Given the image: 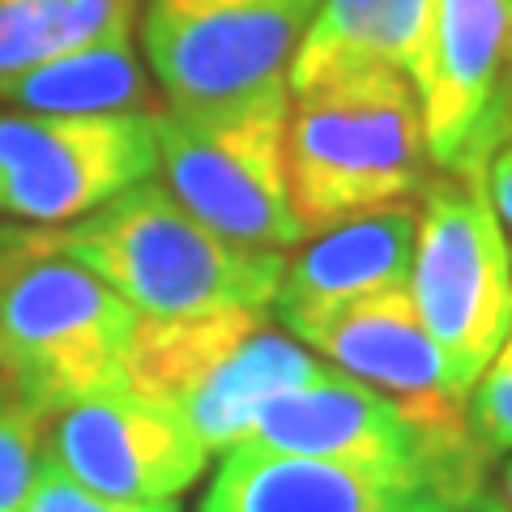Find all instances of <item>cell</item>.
Here are the masks:
<instances>
[{"instance_id":"6da1fadb","label":"cell","mask_w":512,"mask_h":512,"mask_svg":"<svg viewBox=\"0 0 512 512\" xmlns=\"http://www.w3.org/2000/svg\"><path fill=\"white\" fill-rule=\"evenodd\" d=\"M43 244L103 278L137 316L274 308L286 269L282 252L218 235L150 180L86 218L43 231Z\"/></svg>"},{"instance_id":"7a4b0ae2","label":"cell","mask_w":512,"mask_h":512,"mask_svg":"<svg viewBox=\"0 0 512 512\" xmlns=\"http://www.w3.org/2000/svg\"><path fill=\"white\" fill-rule=\"evenodd\" d=\"M137 308L103 278L9 227L0 269V393L30 419H56L90 397L124 389Z\"/></svg>"},{"instance_id":"3957f363","label":"cell","mask_w":512,"mask_h":512,"mask_svg":"<svg viewBox=\"0 0 512 512\" xmlns=\"http://www.w3.org/2000/svg\"><path fill=\"white\" fill-rule=\"evenodd\" d=\"M291 99L286 188L303 235L414 201L436 175L410 73L359 69Z\"/></svg>"},{"instance_id":"277c9868","label":"cell","mask_w":512,"mask_h":512,"mask_svg":"<svg viewBox=\"0 0 512 512\" xmlns=\"http://www.w3.org/2000/svg\"><path fill=\"white\" fill-rule=\"evenodd\" d=\"M291 82L201 107H158L163 188L205 227L248 248H295L303 231L286 188Z\"/></svg>"},{"instance_id":"5b68a950","label":"cell","mask_w":512,"mask_h":512,"mask_svg":"<svg viewBox=\"0 0 512 512\" xmlns=\"http://www.w3.org/2000/svg\"><path fill=\"white\" fill-rule=\"evenodd\" d=\"M410 299L461 393H474L512 329V252L487 180L436 171L419 192Z\"/></svg>"},{"instance_id":"8992f818","label":"cell","mask_w":512,"mask_h":512,"mask_svg":"<svg viewBox=\"0 0 512 512\" xmlns=\"http://www.w3.org/2000/svg\"><path fill=\"white\" fill-rule=\"evenodd\" d=\"M158 171L154 111L39 116L0 107V214L64 227Z\"/></svg>"},{"instance_id":"52a82bcc","label":"cell","mask_w":512,"mask_h":512,"mask_svg":"<svg viewBox=\"0 0 512 512\" xmlns=\"http://www.w3.org/2000/svg\"><path fill=\"white\" fill-rule=\"evenodd\" d=\"M320 0H146L141 47L171 107L227 103L291 82Z\"/></svg>"},{"instance_id":"ba28073f","label":"cell","mask_w":512,"mask_h":512,"mask_svg":"<svg viewBox=\"0 0 512 512\" xmlns=\"http://www.w3.org/2000/svg\"><path fill=\"white\" fill-rule=\"evenodd\" d=\"M431 167L487 180L512 137V0H436L414 69Z\"/></svg>"},{"instance_id":"9c48e42d","label":"cell","mask_w":512,"mask_h":512,"mask_svg":"<svg viewBox=\"0 0 512 512\" xmlns=\"http://www.w3.org/2000/svg\"><path fill=\"white\" fill-rule=\"evenodd\" d=\"M47 457L77 483L116 500H175L210 461L180 410L128 389L60 410L47 436Z\"/></svg>"},{"instance_id":"30bf717a","label":"cell","mask_w":512,"mask_h":512,"mask_svg":"<svg viewBox=\"0 0 512 512\" xmlns=\"http://www.w3.org/2000/svg\"><path fill=\"white\" fill-rule=\"evenodd\" d=\"M244 444H261V448L291 453V457L346 461V466H367V470L427 474L453 500H461L440 478L427 444L419 440V431L410 427L406 414L397 410L393 397L376 393L372 384L346 376L342 367H329V363L312 380L278 393L274 402L256 414Z\"/></svg>"},{"instance_id":"8fae6325","label":"cell","mask_w":512,"mask_h":512,"mask_svg":"<svg viewBox=\"0 0 512 512\" xmlns=\"http://www.w3.org/2000/svg\"><path fill=\"white\" fill-rule=\"evenodd\" d=\"M201 512H470L436 478L291 457L261 444L227 448Z\"/></svg>"},{"instance_id":"7c38bea8","label":"cell","mask_w":512,"mask_h":512,"mask_svg":"<svg viewBox=\"0 0 512 512\" xmlns=\"http://www.w3.org/2000/svg\"><path fill=\"white\" fill-rule=\"evenodd\" d=\"M414 231H419V205L414 201L384 205V210L320 231L282 269L274 312L286 333H299L303 325L363 295L406 286L414 261Z\"/></svg>"},{"instance_id":"4fadbf2b","label":"cell","mask_w":512,"mask_h":512,"mask_svg":"<svg viewBox=\"0 0 512 512\" xmlns=\"http://www.w3.org/2000/svg\"><path fill=\"white\" fill-rule=\"evenodd\" d=\"M436 0H320L291 60V94H308L342 73L402 69L414 77Z\"/></svg>"},{"instance_id":"5bb4252c","label":"cell","mask_w":512,"mask_h":512,"mask_svg":"<svg viewBox=\"0 0 512 512\" xmlns=\"http://www.w3.org/2000/svg\"><path fill=\"white\" fill-rule=\"evenodd\" d=\"M274 308H218L197 316H137L133 342L124 359V389L150 397L158 406L180 410L210 380L222 359L261 325Z\"/></svg>"},{"instance_id":"9a60e30c","label":"cell","mask_w":512,"mask_h":512,"mask_svg":"<svg viewBox=\"0 0 512 512\" xmlns=\"http://www.w3.org/2000/svg\"><path fill=\"white\" fill-rule=\"evenodd\" d=\"M320 367L325 363L312 350H303L295 338H286L274 325H261L235 355L222 359V367L188 397L180 414L197 431L205 453H227V448L248 440L256 414L278 393L312 380Z\"/></svg>"},{"instance_id":"2e32d148","label":"cell","mask_w":512,"mask_h":512,"mask_svg":"<svg viewBox=\"0 0 512 512\" xmlns=\"http://www.w3.org/2000/svg\"><path fill=\"white\" fill-rule=\"evenodd\" d=\"M0 107L39 116H103V111H158L133 39L94 43L82 52L0 77Z\"/></svg>"},{"instance_id":"e0dca14e","label":"cell","mask_w":512,"mask_h":512,"mask_svg":"<svg viewBox=\"0 0 512 512\" xmlns=\"http://www.w3.org/2000/svg\"><path fill=\"white\" fill-rule=\"evenodd\" d=\"M133 18L137 0H0V77L94 43L133 39Z\"/></svg>"},{"instance_id":"ac0fdd59","label":"cell","mask_w":512,"mask_h":512,"mask_svg":"<svg viewBox=\"0 0 512 512\" xmlns=\"http://www.w3.org/2000/svg\"><path fill=\"white\" fill-rule=\"evenodd\" d=\"M43 423L0 393V512H22L39 474Z\"/></svg>"},{"instance_id":"d6986e66","label":"cell","mask_w":512,"mask_h":512,"mask_svg":"<svg viewBox=\"0 0 512 512\" xmlns=\"http://www.w3.org/2000/svg\"><path fill=\"white\" fill-rule=\"evenodd\" d=\"M22 512H180V504L175 500H116V495H103L86 483H77L60 461L43 457Z\"/></svg>"},{"instance_id":"ffe728a7","label":"cell","mask_w":512,"mask_h":512,"mask_svg":"<svg viewBox=\"0 0 512 512\" xmlns=\"http://www.w3.org/2000/svg\"><path fill=\"white\" fill-rule=\"evenodd\" d=\"M470 427L491 461L512 453V329L470 393Z\"/></svg>"},{"instance_id":"44dd1931","label":"cell","mask_w":512,"mask_h":512,"mask_svg":"<svg viewBox=\"0 0 512 512\" xmlns=\"http://www.w3.org/2000/svg\"><path fill=\"white\" fill-rule=\"evenodd\" d=\"M487 197L495 205V218L504 227V239H508V252H512V137L495 150L491 167H487Z\"/></svg>"},{"instance_id":"7402d4cb","label":"cell","mask_w":512,"mask_h":512,"mask_svg":"<svg viewBox=\"0 0 512 512\" xmlns=\"http://www.w3.org/2000/svg\"><path fill=\"white\" fill-rule=\"evenodd\" d=\"M500 500H504V508L512 512V461H508L504 474H500Z\"/></svg>"},{"instance_id":"603a6c76","label":"cell","mask_w":512,"mask_h":512,"mask_svg":"<svg viewBox=\"0 0 512 512\" xmlns=\"http://www.w3.org/2000/svg\"><path fill=\"white\" fill-rule=\"evenodd\" d=\"M470 512H508V508H504V500H487V495H483V500H478Z\"/></svg>"},{"instance_id":"cb8c5ba5","label":"cell","mask_w":512,"mask_h":512,"mask_svg":"<svg viewBox=\"0 0 512 512\" xmlns=\"http://www.w3.org/2000/svg\"><path fill=\"white\" fill-rule=\"evenodd\" d=\"M5 256H9V227H0V269H5Z\"/></svg>"}]
</instances>
